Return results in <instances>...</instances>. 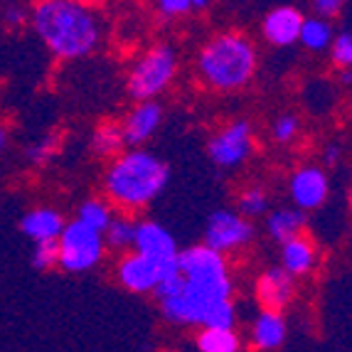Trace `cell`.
<instances>
[{
    "label": "cell",
    "instance_id": "6da1fadb",
    "mask_svg": "<svg viewBox=\"0 0 352 352\" xmlns=\"http://www.w3.org/2000/svg\"><path fill=\"white\" fill-rule=\"evenodd\" d=\"M153 294L163 318L173 325L234 328V283L227 258L207 244L177 252L175 264L165 271Z\"/></svg>",
    "mask_w": 352,
    "mask_h": 352
},
{
    "label": "cell",
    "instance_id": "7a4b0ae2",
    "mask_svg": "<svg viewBox=\"0 0 352 352\" xmlns=\"http://www.w3.org/2000/svg\"><path fill=\"white\" fill-rule=\"evenodd\" d=\"M30 25L57 59L89 57L101 45V18L84 0H35Z\"/></svg>",
    "mask_w": 352,
    "mask_h": 352
},
{
    "label": "cell",
    "instance_id": "3957f363",
    "mask_svg": "<svg viewBox=\"0 0 352 352\" xmlns=\"http://www.w3.org/2000/svg\"><path fill=\"white\" fill-rule=\"evenodd\" d=\"M170 168L158 155L133 148L118 153L104 173V190L111 205L121 210H143L165 190Z\"/></svg>",
    "mask_w": 352,
    "mask_h": 352
},
{
    "label": "cell",
    "instance_id": "277c9868",
    "mask_svg": "<svg viewBox=\"0 0 352 352\" xmlns=\"http://www.w3.org/2000/svg\"><path fill=\"white\" fill-rule=\"evenodd\" d=\"M256 47L241 32H219L197 54V74L214 91H239L256 74Z\"/></svg>",
    "mask_w": 352,
    "mask_h": 352
},
{
    "label": "cell",
    "instance_id": "5b68a950",
    "mask_svg": "<svg viewBox=\"0 0 352 352\" xmlns=\"http://www.w3.org/2000/svg\"><path fill=\"white\" fill-rule=\"evenodd\" d=\"M177 74V52L170 45H155L131 67L126 91L133 101H151L170 87Z\"/></svg>",
    "mask_w": 352,
    "mask_h": 352
},
{
    "label": "cell",
    "instance_id": "8992f818",
    "mask_svg": "<svg viewBox=\"0 0 352 352\" xmlns=\"http://www.w3.org/2000/svg\"><path fill=\"white\" fill-rule=\"evenodd\" d=\"M59 247V261L57 266H62L69 274H84L91 271L101 258H104V234L96 229L87 227L79 219L65 222L62 232L57 236Z\"/></svg>",
    "mask_w": 352,
    "mask_h": 352
},
{
    "label": "cell",
    "instance_id": "52a82bcc",
    "mask_svg": "<svg viewBox=\"0 0 352 352\" xmlns=\"http://www.w3.org/2000/svg\"><path fill=\"white\" fill-rule=\"evenodd\" d=\"M254 148V131L252 124L239 118L232 121L229 126H224L222 131L212 135L207 143V155L217 168L229 170V168H239L247 163V158L252 155Z\"/></svg>",
    "mask_w": 352,
    "mask_h": 352
},
{
    "label": "cell",
    "instance_id": "ba28073f",
    "mask_svg": "<svg viewBox=\"0 0 352 352\" xmlns=\"http://www.w3.org/2000/svg\"><path fill=\"white\" fill-rule=\"evenodd\" d=\"M254 239V224L247 217H241L239 212L232 210H217L212 212L205 224V241L210 249L219 254L236 252V249L247 247Z\"/></svg>",
    "mask_w": 352,
    "mask_h": 352
},
{
    "label": "cell",
    "instance_id": "9c48e42d",
    "mask_svg": "<svg viewBox=\"0 0 352 352\" xmlns=\"http://www.w3.org/2000/svg\"><path fill=\"white\" fill-rule=\"evenodd\" d=\"M288 195H291L294 205L303 212L323 207L330 195L328 173L318 165H303L288 180Z\"/></svg>",
    "mask_w": 352,
    "mask_h": 352
},
{
    "label": "cell",
    "instance_id": "30bf717a",
    "mask_svg": "<svg viewBox=\"0 0 352 352\" xmlns=\"http://www.w3.org/2000/svg\"><path fill=\"white\" fill-rule=\"evenodd\" d=\"M170 266H160L158 261H153V258L133 252V254H126V256L118 261L116 278L126 291H131V294H153L155 286L160 283V278H163V274L170 269Z\"/></svg>",
    "mask_w": 352,
    "mask_h": 352
},
{
    "label": "cell",
    "instance_id": "8fae6325",
    "mask_svg": "<svg viewBox=\"0 0 352 352\" xmlns=\"http://www.w3.org/2000/svg\"><path fill=\"white\" fill-rule=\"evenodd\" d=\"M133 252L143 254V256L153 258V261H158L160 266H170L175 264V256L180 249L175 244V236L163 224L143 219V222H135Z\"/></svg>",
    "mask_w": 352,
    "mask_h": 352
},
{
    "label": "cell",
    "instance_id": "7c38bea8",
    "mask_svg": "<svg viewBox=\"0 0 352 352\" xmlns=\"http://www.w3.org/2000/svg\"><path fill=\"white\" fill-rule=\"evenodd\" d=\"M160 124H163V106L158 101H135V106L121 121L126 146L138 148L146 141H151L155 131L160 129Z\"/></svg>",
    "mask_w": 352,
    "mask_h": 352
},
{
    "label": "cell",
    "instance_id": "4fadbf2b",
    "mask_svg": "<svg viewBox=\"0 0 352 352\" xmlns=\"http://www.w3.org/2000/svg\"><path fill=\"white\" fill-rule=\"evenodd\" d=\"M256 300L261 305V311H278L283 313L296 294V278L281 269V266H271L261 276L256 278Z\"/></svg>",
    "mask_w": 352,
    "mask_h": 352
},
{
    "label": "cell",
    "instance_id": "5bb4252c",
    "mask_svg": "<svg viewBox=\"0 0 352 352\" xmlns=\"http://www.w3.org/2000/svg\"><path fill=\"white\" fill-rule=\"evenodd\" d=\"M303 12L294 6H278L271 12H266L261 23V35L274 47H291L298 42L300 25H303Z\"/></svg>",
    "mask_w": 352,
    "mask_h": 352
},
{
    "label": "cell",
    "instance_id": "9a60e30c",
    "mask_svg": "<svg viewBox=\"0 0 352 352\" xmlns=\"http://www.w3.org/2000/svg\"><path fill=\"white\" fill-rule=\"evenodd\" d=\"M318 264V247L311 236L296 234L281 244V269L294 278L308 276Z\"/></svg>",
    "mask_w": 352,
    "mask_h": 352
},
{
    "label": "cell",
    "instance_id": "2e32d148",
    "mask_svg": "<svg viewBox=\"0 0 352 352\" xmlns=\"http://www.w3.org/2000/svg\"><path fill=\"white\" fill-rule=\"evenodd\" d=\"M286 318L278 311H261L256 318H254L252 325V342L256 350L261 352H271L278 350V347L286 342Z\"/></svg>",
    "mask_w": 352,
    "mask_h": 352
},
{
    "label": "cell",
    "instance_id": "e0dca14e",
    "mask_svg": "<svg viewBox=\"0 0 352 352\" xmlns=\"http://www.w3.org/2000/svg\"><path fill=\"white\" fill-rule=\"evenodd\" d=\"M62 227H65V217L54 207H35V210L25 212L23 219H20L23 234L32 241L57 239Z\"/></svg>",
    "mask_w": 352,
    "mask_h": 352
},
{
    "label": "cell",
    "instance_id": "ac0fdd59",
    "mask_svg": "<svg viewBox=\"0 0 352 352\" xmlns=\"http://www.w3.org/2000/svg\"><path fill=\"white\" fill-rule=\"evenodd\" d=\"M305 229V212L298 207H281V210L269 212L266 217V232L274 241L283 244L296 234H303Z\"/></svg>",
    "mask_w": 352,
    "mask_h": 352
},
{
    "label": "cell",
    "instance_id": "d6986e66",
    "mask_svg": "<svg viewBox=\"0 0 352 352\" xmlns=\"http://www.w3.org/2000/svg\"><path fill=\"white\" fill-rule=\"evenodd\" d=\"M124 131L118 121H101L91 133V151L99 158H116L118 153H124Z\"/></svg>",
    "mask_w": 352,
    "mask_h": 352
},
{
    "label": "cell",
    "instance_id": "ffe728a7",
    "mask_svg": "<svg viewBox=\"0 0 352 352\" xmlns=\"http://www.w3.org/2000/svg\"><path fill=\"white\" fill-rule=\"evenodd\" d=\"M333 37H335V32H333L330 20L320 18V15L303 18V25H300V32H298V42L305 50H311V52H328Z\"/></svg>",
    "mask_w": 352,
    "mask_h": 352
},
{
    "label": "cell",
    "instance_id": "44dd1931",
    "mask_svg": "<svg viewBox=\"0 0 352 352\" xmlns=\"http://www.w3.org/2000/svg\"><path fill=\"white\" fill-rule=\"evenodd\" d=\"M200 352H239L241 340L234 328H202L197 335Z\"/></svg>",
    "mask_w": 352,
    "mask_h": 352
},
{
    "label": "cell",
    "instance_id": "7402d4cb",
    "mask_svg": "<svg viewBox=\"0 0 352 352\" xmlns=\"http://www.w3.org/2000/svg\"><path fill=\"white\" fill-rule=\"evenodd\" d=\"M76 219L104 234V229L109 227V222L113 219V210L106 200H96V197H91V200H84L82 205H79V210H76Z\"/></svg>",
    "mask_w": 352,
    "mask_h": 352
},
{
    "label": "cell",
    "instance_id": "603a6c76",
    "mask_svg": "<svg viewBox=\"0 0 352 352\" xmlns=\"http://www.w3.org/2000/svg\"><path fill=\"white\" fill-rule=\"evenodd\" d=\"M135 236V222L129 217H113L109 222V227L104 229V244H109L111 249H129L133 247Z\"/></svg>",
    "mask_w": 352,
    "mask_h": 352
},
{
    "label": "cell",
    "instance_id": "cb8c5ba5",
    "mask_svg": "<svg viewBox=\"0 0 352 352\" xmlns=\"http://www.w3.org/2000/svg\"><path fill=\"white\" fill-rule=\"evenodd\" d=\"M236 205H239L241 217H247V219L261 217V214L269 212V195H266V190H261V188L254 185V188L241 190Z\"/></svg>",
    "mask_w": 352,
    "mask_h": 352
},
{
    "label": "cell",
    "instance_id": "d4e9b609",
    "mask_svg": "<svg viewBox=\"0 0 352 352\" xmlns=\"http://www.w3.org/2000/svg\"><path fill=\"white\" fill-rule=\"evenodd\" d=\"M57 151H59V135L47 133L25 148V158H28L30 165H37V168H40V165H47L50 160L57 155Z\"/></svg>",
    "mask_w": 352,
    "mask_h": 352
},
{
    "label": "cell",
    "instance_id": "484cf974",
    "mask_svg": "<svg viewBox=\"0 0 352 352\" xmlns=\"http://www.w3.org/2000/svg\"><path fill=\"white\" fill-rule=\"evenodd\" d=\"M330 62H333L338 69H347V67H352V35L350 30H342V32H338V35L333 37V42H330Z\"/></svg>",
    "mask_w": 352,
    "mask_h": 352
},
{
    "label": "cell",
    "instance_id": "4316f807",
    "mask_svg": "<svg viewBox=\"0 0 352 352\" xmlns=\"http://www.w3.org/2000/svg\"><path fill=\"white\" fill-rule=\"evenodd\" d=\"M59 261V247L57 239H42L35 241V249H32V266L37 271H50L54 269Z\"/></svg>",
    "mask_w": 352,
    "mask_h": 352
},
{
    "label": "cell",
    "instance_id": "83f0119b",
    "mask_svg": "<svg viewBox=\"0 0 352 352\" xmlns=\"http://www.w3.org/2000/svg\"><path fill=\"white\" fill-rule=\"evenodd\" d=\"M271 133H274V141L281 143V146L294 143L296 138H298V133H300L298 116H294V113H283V116H278L276 121H274V129H271Z\"/></svg>",
    "mask_w": 352,
    "mask_h": 352
},
{
    "label": "cell",
    "instance_id": "f1b7e54d",
    "mask_svg": "<svg viewBox=\"0 0 352 352\" xmlns=\"http://www.w3.org/2000/svg\"><path fill=\"white\" fill-rule=\"evenodd\" d=\"M153 6L165 18H180V15L192 12V3L190 0H153Z\"/></svg>",
    "mask_w": 352,
    "mask_h": 352
},
{
    "label": "cell",
    "instance_id": "f546056e",
    "mask_svg": "<svg viewBox=\"0 0 352 352\" xmlns=\"http://www.w3.org/2000/svg\"><path fill=\"white\" fill-rule=\"evenodd\" d=\"M3 23L8 28H23L25 23H30V10L25 6H20L18 0L15 3H6V8H3Z\"/></svg>",
    "mask_w": 352,
    "mask_h": 352
},
{
    "label": "cell",
    "instance_id": "4dcf8cb0",
    "mask_svg": "<svg viewBox=\"0 0 352 352\" xmlns=\"http://www.w3.org/2000/svg\"><path fill=\"white\" fill-rule=\"evenodd\" d=\"M311 6H313V10H316V15L330 20L345 10L347 0H311Z\"/></svg>",
    "mask_w": 352,
    "mask_h": 352
},
{
    "label": "cell",
    "instance_id": "1f68e13d",
    "mask_svg": "<svg viewBox=\"0 0 352 352\" xmlns=\"http://www.w3.org/2000/svg\"><path fill=\"white\" fill-rule=\"evenodd\" d=\"M342 158V146L340 143H328V146L323 148V165H328V168H333V165H338Z\"/></svg>",
    "mask_w": 352,
    "mask_h": 352
},
{
    "label": "cell",
    "instance_id": "d6a6232c",
    "mask_svg": "<svg viewBox=\"0 0 352 352\" xmlns=\"http://www.w3.org/2000/svg\"><path fill=\"white\" fill-rule=\"evenodd\" d=\"M8 146H10V131L6 124H0V155L8 151Z\"/></svg>",
    "mask_w": 352,
    "mask_h": 352
},
{
    "label": "cell",
    "instance_id": "836d02e7",
    "mask_svg": "<svg viewBox=\"0 0 352 352\" xmlns=\"http://www.w3.org/2000/svg\"><path fill=\"white\" fill-rule=\"evenodd\" d=\"M192 3V10H205L210 6V0H190Z\"/></svg>",
    "mask_w": 352,
    "mask_h": 352
},
{
    "label": "cell",
    "instance_id": "e575fe53",
    "mask_svg": "<svg viewBox=\"0 0 352 352\" xmlns=\"http://www.w3.org/2000/svg\"><path fill=\"white\" fill-rule=\"evenodd\" d=\"M350 79H352L350 67H347V69H340V82H342V84H350Z\"/></svg>",
    "mask_w": 352,
    "mask_h": 352
},
{
    "label": "cell",
    "instance_id": "d590c367",
    "mask_svg": "<svg viewBox=\"0 0 352 352\" xmlns=\"http://www.w3.org/2000/svg\"><path fill=\"white\" fill-rule=\"evenodd\" d=\"M0 3H15V0H0Z\"/></svg>",
    "mask_w": 352,
    "mask_h": 352
}]
</instances>
